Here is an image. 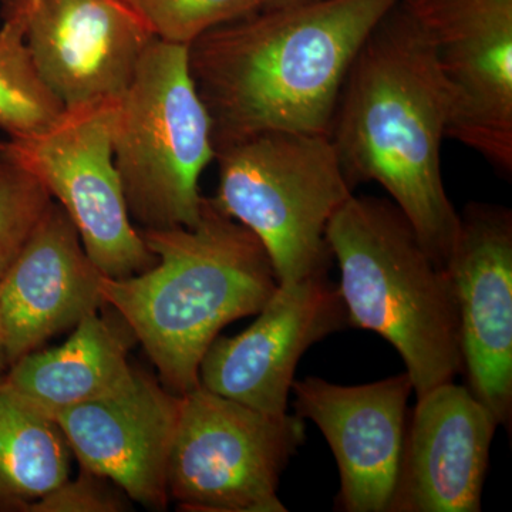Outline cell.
Masks as SVG:
<instances>
[{"mask_svg": "<svg viewBox=\"0 0 512 512\" xmlns=\"http://www.w3.org/2000/svg\"><path fill=\"white\" fill-rule=\"evenodd\" d=\"M101 276L69 215L53 200L0 279V316L10 365L106 306Z\"/></svg>", "mask_w": 512, "mask_h": 512, "instance_id": "obj_16", "label": "cell"}, {"mask_svg": "<svg viewBox=\"0 0 512 512\" xmlns=\"http://www.w3.org/2000/svg\"><path fill=\"white\" fill-rule=\"evenodd\" d=\"M9 367L8 346H6L5 330H3L2 316H0V380L8 373Z\"/></svg>", "mask_w": 512, "mask_h": 512, "instance_id": "obj_23", "label": "cell"}, {"mask_svg": "<svg viewBox=\"0 0 512 512\" xmlns=\"http://www.w3.org/2000/svg\"><path fill=\"white\" fill-rule=\"evenodd\" d=\"M292 393L295 414L318 426L338 463L336 508L390 512L402 467L407 404L414 393L409 375L359 386L309 376L295 380Z\"/></svg>", "mask_w": 512, "mask_h": 512, "instance_id": "obj_12", "label": "cell"}, {"mask_svg": "<svg viewBox=\"0 0 512 512\" xmlns=\"http://www.w3.org/2000/svg\"><path fill=\"white\" fill-rule=\"evenodd\" d=\"M156 39L128 0H37L26 43L66 109L117 100Z\"/></svg>", "mask_w": 512, "mask_h": 512, "instance_id": "obj_14", "label": "cell"}, {"mask_svg": "<svg viewBox=\"0 0 512 512\" xmlns=\"http://www.w3.org/2000/svg\"><path fill=\"white\" fill-rule=\"evenodd\" d=\"M446 269L456 295L467 387L510 429L512 419V212L468 204Z\"/></svg>", "mask_w": 512, "mask_h": 512, "instance_id": "obj_11", "label": "cell"}, {"mask_svg": "<svg viewBox=\"0 0 512 512\" xmlns=\"http://www.w3.org/2000/svg\"><path fill=\"white\" fill-rule=\"evenodd\" d=\"M29 3L8 15L0 28V128L9 138H28L49 130L66 107L37 72L28 43Z\"/></svg>", "mask_w": 512, "mask_h": 512, "instance_id": "obj_19", "label": "cell"}, {"mask_svg": "<svg viewBox=\"0 0 512 512\" xmlns=\"http://www.w3.org/2000/svg\"><path fill=\"white\" fill-rule=\"evenodd\" d=\"M500 424L468 390L441 383L417 397L390 512H478Z\"/></svg>", "mask_w": 512, "mask_h": 512, "instance_id": "obj_15", "label": "cell"}, {"mask_svg": "<svg viewBox=\"0 0 512 512\" xmlns=\"http://www.w3.org/2000/svg\"><path fill=\"white\" fill-rule=\"evenodd\" d=\"M400 0H311L261 9L188 46L215 148L271 131L330 137L360 47Z\"/></svg>", "mask_w": 512, "mask_h": 512, "instance_id": "obj_1", "label": "cell"}, {"mask_svg": "<svg viewBox=\"0 0 512 512\" xmlns=\"http://www.w3.org/2000/svg\"><path fill=\"white\" fill-rule=\"evenodd\" d=\"M156 265L127 278L101 276L104 303L146 350L175 394L200 386L211 343L234 320L256 315L279 282L254 232L205 198L192 228L140 231Z\"/></svg>", "mask_w": 512, "mask_h": 512, "instance_id": "obj_3", "label": "cell"}, {"mask_svg": "<svg viewBox=\"0 0 512 512\" xmlns=\"http://www.w3.org/2000/svg\"><path fill=\"white\" fill-rule=\"evenodd\" d=\"M214 127L197 92L188 46L154 39L116 100L113 157L131 221L146 229L192 228L215 160Z\"/></svg>", "mask_w": 512, "mask_h": 512, "instance_id": "obj_5", "label": "cell"}, {"mask_svg": "<svg viewBox=\"0 0 512 512\" xmlns=\"http://www.w3.org/2000/svg\"><path fill=\"white\" fill-rule=\"evenodd\" d=\"M157 39L190 46L218 26L248 18L262 0H128Z\"/></svg>", "mask_w": 512, "mask_h": 512, "instance_id": "obj_20", "label": "cell"}, {"mask_svg": "<svg viewBox=\"0 0 512 512\" xmlns=\"http://www.w3.org/2000/svg\"><path fill=\"white\" fill-rule=\"evenodd\" d=\"M130 498L107 478L87 470L50 491L29 512H121L130 510Z\"/></svg>", "mask_w": 512, "mask_h": 512, "instance_id": "obj_22", "label": "cell"}, {"mask_svg": "<svg viewBox=\"0 0 512 512\" xmlns=\"http://www.w3.org/2000/svg\"><path fill=\"white\" fill-rule=\"evenodd\" d=\"M70 454L55 417L0 380V512H29L63 484Z\"/></svg>", "mask_w": 512, "mask_h": 512, "instance_id": "obj_18", "label": "cell"}, {"mask_svg": "<svg viewBox=\"0 0 512 512\" xmlns=\"http://www.w3.org/2000/svg\"><path fill=\"white\" fill-rule=\"evenodd\" d=\"M212 204L254 232L279 284L326 275V229L353 195L329 136L271 131L215 148Z\"/></svg>", "mask_w": 512, "mask_h": 512, "instance_id": "obj_6", "label": "cell"}, {"mask_svg": "<svg viewBox=\"0 0 512 512\" xmlns=\"http://www.w3.org/2000/svg\"><path fill=\"white\" fill-rule=\"evenodd\" d=\"M99 312L80 320L62 345L20 357L3 379L52 417L116 390L133 373L128 353L137 340L119 313Z\"/></svg>", "mask_w": 512, "mask_h": 512, "instance_id": "obj_17", "label": "cell"}, {"mask_svg": "<svg viewBox=\"0 0 512 512\" xmlns=\"http://www.w3.org/2000/svg\"><path fill=\"white\" fill-rule=\"evenodd\" d=\"M326 241L349 326L372 330L399 352L416 397L463 373L450 275L392 200L352 195Z\"/></svg>", "mask_w": 512, "mask_h": 512, "instance_id": "obj_4", "label": "cell"}, {"mask_svg": "<svg viewBox=\"0 0 512 512\" xmlns=\"http://www.w3.org/2000/svg\"><path fill=\"white\" fill-rule=\"evenodd\" d=\"M429 39L448 99L447 138L512 173V0H402Z\"/></svg>", "mask_w": 512, "mask_h": 512, "instance_id": "obj_9", "label": "cell"}, {"mask_svg": "<svg viewBox=\"0 0 512 512\" xmlns=\"http://www.w3.org/2000/svg\"><path fill=\"white\" fill-rule=\"evenodd\" d=\"M25 2L26 0H0V3H2L3 16L18 9L19 6H22Z\"/></svg>", "mask_w": 512, "mask_h": 512, "instance_id": "obj_25", "label": "cell"}, {"mask_svg": "<svg viewBox=\"0 0 512 512\" xmlns=\"http://www.w3.org/2000/svg\"><path fill=\"white\" fill-rule=\"evenodd\" d=\"M116 100L66 109L49 130L9 138L0 153L45 185L66 211L104 276L127 278L156 265L124 197L113 157Z\"/></svg>", "mask_w": 512, "mask_h": 512, "instance_id": "obj_8", "label": "cell"}, {"mask_svg": "<svg viewBox=\"0 0 512 512\" xmlns=\"http://www.w3.org/2000/svg\"><path fill=\"white\" fill-rule=\"evenodd\" d=\"M255 322L218 336L200 365V386L258 410L288 412L296 366L306 350L349 326L338 285L328 275L279 284Z\"/></svg>", "mask_w": 512, "mask_h": 512, "instance_id": "obj_10", "label": "cell"}, {"mask_svg": "<svg viewBox=\"0 0 512 512\" xmlns=\"http://www.w3.org/2000/svg\"><path fill=\"white\" fill-rule=\"evenodd\" d=\"M5 146H6V141L0 140V151H2L3 148H5Z\"/></svg>", "mask_w": 512, "mask_h": 512, "instance_id": "obj_26", "label": "cell"}, {"mask_svg": "<svg viewBox=\"0 0 512 512\" xmlns=\"http://www.w3.org/2000/svg\"><path fill=\"white\" fill-rule=\"evenodd\" d=\"M447 124V93L433 49L400 0L357 53L330 140L352 187L382 185L443 268L460 229L441 171Z\"/></svg>", "mask_w": 512, "mask_h": 512, "instance_id": "obj_2", "label": "cell"}, {"mask_svg": "<svg viewBox=\"0 0 512 512\" xmlns=\"http://www.w3.org/2000/svg\"><path fill=\"white\" fill-rule=\"evenodd\" d=\"M305 439L298 414L272 416L198 386L181 399L170 500L184 511L286 512L279 484Z\"/></svg>", "mask_w": 512, "mask_h": 512, "instance_id": "obj_7", "label": "cell"}, {"mask_svg": "<svg viewBox=\"0 0 512 512\" xmlns=\"http://www.w3.org/2000/svg\"><path fill=\"white\" fill-rule=\"evenodd\" d=\"M36 2L37 0H28L29 6L35 5Z\"/></svg>", "mask_w": 512, "mask_h": 512, "instance_id": "obj_27", "label": "cell"}, {"mask_svg": "<svg viewBox=\"0 0 512 512\" xmlns=\"http://www.w3.org/2000/svg\"><path fill=\"white\" fill-rule=\"evenodd\" d=\"M52 201L35 175L0 153V279L28 244Z\"/></svg>", "mask_w": 512, "mask_h": 512, "instance_id": "obj_21", "label": "cell"}, {"mask_svg": "<svg viewBox=\"0 0 512 512\" xmlns=\"http://www.w3.org/2000/svg\"><path fill=\"white\" fill-rule=\"evenodd\" d=\"M183 396L134 367L113 392L57 413L80 468L107 478L148 510L170 503L167 470Z\"/></svg>", "mask_w": 512, "mask_h": 512, "instance_id": "obj_13", "label": "cell"}, {"mask_svg": "<svg viewBox=\"0 0 512 512\" xmlns=\"http://www.w3.org/2000/svg\"><path fill=\"white\" fill-rule=\"evenodd\" d=\"M311 2V0H262V9H278L285 6L299 5V3Z\"/></svg>", "mask_w": 512, "mask_h": 512, "instance_id": "obj_24", "label": "cell"}]
</instances>
